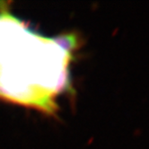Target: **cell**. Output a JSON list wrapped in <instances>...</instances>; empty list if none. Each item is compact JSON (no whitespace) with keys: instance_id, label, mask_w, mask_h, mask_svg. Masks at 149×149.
<instances>
[{"instance_id":"obj_1","label":"cell","mask_w":149,"mask_h":149,"mask_svg":"<svg viewBox=\"0 0 149 149\" xmlns=\"http://www.w3.org/2000/svg\"><path fill=\"white\" fill-rule=\"evenodd\" d=\"M74 35L47 38L0 9V98L52 114L69 86Z\"/></svg>"}]
</instances>
